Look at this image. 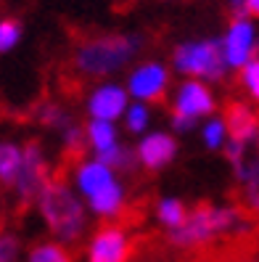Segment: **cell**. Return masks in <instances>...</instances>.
<instances>
[{"label": "cell", "instance_id": "603a6c76", "mask_svg": "<svg viewBox=\"0 0 259 262\" xmlns=\"http://www.w3.org/2000/svg\"><path fill=\"white\" fill-rule=\"evenodd\" d=\"M148 122H151V112H148V106L146 103H135V106H130L127 109V114H125V125H127V130L130 133H143L146 127H148Z\"/></svg>", "mask_w": 259, "mask_h": 262}, {"label": "cell", "instance_id": "484cf974", "mask_svg": "<svg viewBox=\"0 0 259 262\" xmlns=\"http://www.w3.org/2000/svg\"><path fill=\"white\" fill-rule=\"evenodd\" d=\"M19 249H21L19 238L13 233H3V238H0V262H16Z\"/></svg>", "mask_w": 259, "mask_h": 262}, {"label": "cell", "instance_id": "44dd1931", "mask_svg": "<svg viewBox=\"0 0 259 262\" xmlns=\"http://www.w3.org/2000/svg\"><path fill=\"white\" fill-rule=\"evenodd\" d=\"M96 159H101L103 164H109L111 169H116V172H125V169H130L135 164V151L125 148V146H111V148H106L101 154H96Z\"/></svg>", "mask_w": 259, "mask_h": 262}, {"label": "cell", "instance_id": "4316f807", "mask_svg": "<svg viewBox=\"0 0 259 262\" xmlns=\"http://www.w3.org/2000/svg\"><path fill=\"white\" fill-rule=\"evenodd\" d=\"M193 127H196V119L182 117V114H175V112H172V130H177V133H191Z\"/></svg>", "mask_w": 259, "mask_h": 262}, {"label": "cell", "instance_id": "5b68a950", "mask_svg": "<svg viewBox=\"0 0 259 262\" xmlns=\"http://www.w3.org/2000/svg\"><path fill=\"white\" fill-rule=\"evenodd\" d=\"M51 180V167H48V159L40 148V143H27L24 146V162H21V169L16 180H13V199H16V207L19 209H27L29 204L37 202V196L42 193V188L48 186Z\"/></svg>", "mask_w": 259, "mask_h": 262}, {"label": "cell", "instance_id": "9a60e30c", "mask_svg": "<svg viewBox=\"0 0 259 262\" xmlns=\"http://www.w3.org/2000/svg\"><path fill=\"white\" fill-rule=\"evenodd\" d=\"M125 202H127L125 186H122L119 180H111L103 191H98L96 196H90L85 204H87V209L93 212L96 217H101V220H116L122 214V209H125Z\"/></svg>", "mask_w": 259, "mask_h": 262}, {"label": "cell", "instance_id": "7a4b0ae2", "mask_svg": "<svg viewBox=\"0 0 259 262\" xmlns=\"http://www.w3.org/2000/svg\"><path fill=\"white\" fill-rule=\"evenodd\" d=\"M45 228L61 244H77L87 230V209L64 178H51L35 202Z\"/></svg>", "mask_w": 259, "mask_h": 262}, {"label": "cell", "instance_id": "6da1fadb", "mask_svg": "<svg viewBox=\"0 0 259 262\" xmlns=\"http://www.w3.org/2000/svg\"><path fill=\"white\" fill-rule=\"evenodd\" d=\"M251 214L243 207H217L199 204L188 212V220L175 230H167V241L175 249H199L220 236L243 233L249 228Z\"/></svg>", "mask_w": 259, "mask_h": 262}, {"label": "cell", "instance_id": "ac0fdd59", "mask_svg": "<svg viewBox=\"0 0 259 262\" xmlns=\"http://www.w3.org/2000/svg\"><path fill=\"white\" fill-rule=\"evenodd\" d=\"M21 162H24V148H19L16 143L0 146V180H3L6 188L13 186V180H16L21 169Z\"/></svg>", "mask_w": 259, "mask_h": 262}, {"label": "cell", "instance_id": "3957f363", "mask_svg": "<svg viewBox=\"0 0 259 262\" xmlns=\"http://www.w3.org/2000/svg\"><path fill=\"white\" fill-rule=\"evenodd\" d=\"M140 35H96L74 48L72 69L85 77H109L140 51Z\"/></svg>", "mask_w": 259, "mask_h": 262}, {"label": "cell", "instance_id": "277c9868", "mask_svg": "<svg viewBox=\"0 0 259 262\" xmlns=\"http://www.w3.org/2000/svg\"><path fill=\"white\" fill-rule=\"evenodd\" d=\"M172 64L180 74L191 80L217 82L225 77L227 61L222 53V42L217 40H199V42H182L172 53Z\"/></svg>", "mask_w": 259, "mask_h": 262}, {"label": "cell", "instance_id": "52a82bcc", "mask_svg": "<svg viewBox=\"0 0 259 262\" xmlns=\"http://www.w3.org/2000/svg\"><path fill=\"white\" fill-rule=\"evenodd\" d=\"M170 88V72L159 61H146L138 69H132L127 77V90L140 103H156L164 98Z\"/></svg>", "mask_w": 259, "mask_h": 262}, {"label": "cell", "instance_id": "8fae6325", "mask_svg": "<svg viewBox=\"0 0 259 262\" xmlns=\"http://www.w3.org/2000/svg\"><path fill=\"white\" fill-rule=\"evenodd\" d=\"M127 96L130 90L122 88L116 82H103L98 85L87 98V112L93 119H106V122H114L119 117L127 114Z\"/></svg>", "mask_w": 259, "mask_h": 262}, {"label": "cell", "instance_id": "ba28073f", "mask_svg": "<svg viewBox=\"0 0 259 262\" xmlns=\"http://www.w3.org/2000/svg\"><path fill=\"white\" fill-rule=\"evenodd\" d=\"M254 27L249 24V19H233L227 32L222 37V53L227 61V69H243L254 58Z\"/></svg>", "mask_w": 259, "mask_h": 262}, {"label": "cell", "instance_id": "5bb4252c", "mask_svg": "<svg viewBox=\"0 0 259 262\" xmlns=\"http://www.w3.org/2000/svg\"><path fill=\"white\" fill-rule=\"evenodd\" d=\"M233 172H236L238 188H241V207L251 217H259V154L246 157V162L236 167Z\"/></svg>", "mask_w": 259, "mask_h": 262}, {"label": "cell", "instance_id": "d6986e66", "mask_svg": "<svg viewBox=\"0 0 259 262\" xmlns=\"http://www.w3.org/2000/svg\"><path fill=\"white\" fill-rule=\"evenodd\" d=\"M27 262H72V254L61 241H42L29 249Z\"/></svg>", "mask_w": 259, "mask_h": 262}, {"label": "cell", "instance_id": "30bf717a", "mask_svg": "<svg viewBox=\"0 0 259 262\" xmlns=\"http://www.w3.org/2000/svg\"><path fill=\"white\" fill-rule=\"evenodd\" d=\"M215 106H217L215 96L204 85V80H185L177 88V96L172 101V112L199 122V117H209L215 112Z\"/></svg>", "mask_w": 259, "mask_h": 262}, {"label": "cell", "instance_id": "83f0119b", "mask_svg": "<svg viewBox=\"0 0 259 262\" xmlns=\"http://www.w3.org/2000/svg\"><path fill=\"white\" fill-rule=\"evenodd\" d=\"M246 16L259 19V0H246Z\"/></svg>", "mask_w": 259, "mask_h": 262}, {"label": "cell", "instance_id": "7c38bea8", "mask_svg": "<svg viewBox=\"0 0 259 262\" xmlns=\"http://www.w3.org/2000/svg\"><path fill=\"white\" fill-rule=\"evenodd\" d=\"M175 154H177V143L167 133H151L138 143V162L146 169H154V172L170 164Z\"/></svg>", "mask_w": 259, "mask_h": 262}, {"label": "cell", "instance_id": "f1b7e54d", "mask_svg": "<svg viewBox=\"0 0 259 262\" xmlns=\"http://www.w3.org/2000/svg\"><path fill=\"white\" fill-rule=\"evenodd\" d=\"M256 48H259V45H256Z\"/></svg>", "mask_w": 259, "mask_h": 262}, {"label": "cell", "instance_id": "4fadbf2b", "mask_svg": "<svg viewBox=\"0 0 259 262\" xmlns=\"http://www.w3.org/2000/svg\"><path fill=\"white\" fill-rule=\"evenodd\" d=\"M116 169H111L109 164H103L101 159H85L74 167V183H77V191L82 193V199L87 202L90 196H96L98 191H103L114 178Z\"/></svg>", "mask_w": 259, "mask_h": 262}, {"label": "cell", "instance_id": "8992f818", "mask_svg": "<svg viewBox=\"0 0 259 262\" xmlns=\"http://www.w3.org/2000/svg\"><path fill=\"white\" fill-rule=\"evenodd\" d=\"M130 254H132L130 233L116 223L98 228L87 244V262H127Z\"/></svg>", "mask_w": 259, "mask_h": 262}, {"label": "cell", "instance_id": "e0dca14e", "mask_svg": "<svg viewBox=\"0 0 259 262\" xmlns=\"http://www.w3.org/2000/svg\"><path fill=\"white\" fill-rule=\"evenodd\" d=\"M188 207L180 202V199H172V196H164L159 199V204H156V220L167 228V230H175L180 228L182 223L188 220Z\"/></svg>", "mask_w": 259, "mask_h": 262}, {"label": "cell", "instance_id": "9c48e42d", "mask_svg": "<svg viewBox=\"0 0 259 262\" xmlns=\"http://www.w3.org/2000/svg\"><path fill=\"white\" fill-rule=\"evenodd\" d=\"M222 119L227 125V141L251 148L259 138V114L243 101H227Z\"/></svg>", "mask_w": 259, "mask_h": 262}, {"label": "cell", "instance_id": "2e32d148", "mask_svg": "<svg viewBox=\"0 0 259 262\" xmlns=\"http://www.w3.org/2000/svg\"><path fill=\"white\" fill-rule=\"evenodd\" d=\"M85 133H87V143H90V148H93L96 154H101V151H106V148H111V146H116V143H119V141H116L114 122L93 119V117H90Z\"/></svg>", "mask_w": 259, "mask_h": 262}, {"label": "cell", "instance_id": "ffe728a7", "mask_svg": "<svg viewBox=\"0 0 259 262\" xmlns=\"http://www.w3.org/2000/svg\"><path fill=\"white\" fill-rule=\"evenodd\" d=\"M35 119L40 122V125L51 127V130H61V133L72 125L69 114L61 109V106H56V103H42L40 109H35Z\"/></svg>", "mask_w": 259, "mask_h": 262}, {"label": "cell", "instance_id": "7402d4cb", "mask_svg": "<svg viewBox=\"0 0 259 262\" xmlns=\"http://www.w3.org/2000/svg\"><path fill=\"white\" fill-rule=\"evenodd\" d=\"M204 143L211 151L225 148V143H227V125H225V119H209L206 122V127H204Z\"/></svg>", "mask_w": 259, "mask_h": 262}, {"label": "cell", "instance_id": "cb8c5ba5", "mask_svg": "<svg viewBox=\"0 0 259 262\" xmlns=\"http://www.w3.org/2000/svg\"><path fill=\"white\" fill-rule=\"evenodd\" d=\"M19 37H21V24L16 19H3L0 21V51L8 53L13 45L19 42Z\"/></svg>", "mask_w": 259, "mask_h": 262}, {"label": "cell", "instance_id": "d4e9b609", "mask_svg": "<svg viewBox=\"0 0 259 262\" xmlns=\"http://www.w3.org/2000/svg\"><path fill=\"white\" fill-rule=\"evenodd\" d=\"M241 82L246 88V93L259 103V58H251L249 64L241 69Z\"/></svg>", "mask_w": 259, "mask_h": 262}]
</instances>
